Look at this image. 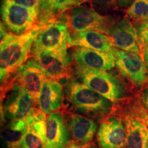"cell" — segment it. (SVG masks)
Listing matches in <instances>:
<instances>
[{
	"instance_id": "20",
	"label": "cell",
	"mask_w": 148,
	"mask_h": 148,
	"mask_svg": "<svg viewBox=\"0 0 148 148\" xmlns=\"http://www.w3.org/2000/svg\"><path fill=\"white\" fill-rule=\"evenodd\" d=\"M124 121L127 132L126 148H143L142 122L132 112L125 114Z\"/></svg>"
},
{
	"instance_id": "4",
	"label": "cell",
	"mask_w": 148,
	"mask_h": 148,
	"mask_svg": "<svg viewBox=\"0 0 148 148\" xmlns=\"http://www.w3.org/2000/svg\"><path fill=\"white\" fill-rule=\"evenodd\" d=\"M1 95L7 94L1 106V119L3 118V121L8 122L26 121L37 104L36 99L13 78L1 85Z\"/></svg>"
},
{
	"instance_id": "27",
	"label": "cell",
	"mask_w": 148,
	"mask_h": 148,
	"mask_svg": "<svg viewBox=\"0 0 148 148\" xmlns=\"http://www.w3.org/2000/svg\"><path fill=\"white\" fill-rule=\"evenodd\" d=\"M141 134L143 139V148H148V127L142 122Z\"/></svg>"
},
{
	"instance_id": "21",
	"label": "cell",
	"mask_w": 148,
	"mask_h": 148,
	"mask_svg": "<svg viewBox=\"0 0 148 148\" xmlns=\"http://www.w3.org/2000/svg\"><path fill=\"white\" fill-rule=\"evenodd\" d=\"M127 15L134 21L142 22L148 18V0H134L127 8Z\"/></svg>"
},
{
	"instance_id": "8",
	"label": "cell",
	"mask_w": 148,
	"mask_h": 148,
	"mask_svg": "<svg viewBox=\"0 0 148 148\" xmlns=\"http://www.w3.org/2000/svg\"><path fill=\"white\" fill-rule=\"evenodd\" d=\"M115 66L119 73L134 86L142 88L148 85V70L140 54L114 47Z\"/></svg>"
},
{
	"instance_id": "6",
	"label": "cell",
	"mask_w": 148,
	"mask_h": 148,
	"mask_svg": "<svg viewBox=\"0 0 148 148\" xmlns=\"http://www.w3.org/2000/svg\"><path fill=\"white\" fill-rule=\"evenodd\" d=\"M70 32L64 14L40 27L32 49L67 52Z\"/></svg>"
},
{
	"instance_id": "18",
	"label": "cell",
	"mask_w": 148,
	"mask_h": 148,
	"mask_svg": "<svg viewBox=\"0 0 148 148\" xmlns=\"http://www.w3.org/2000/svg\"><path fill=\"white\" fill-rule=\"evenodd\" d=\"M65 120L71 137L77 143H89L98 130L97 123L88 116L69 112Z\"/></svg>"
},
{
	"instance_id": "14",
	"label": "cell",
	"mask_w": 148,
	"mask_h": 148,
	"mask_svg": "<svg viewBox=\"0 0 148 148\" xmlns=\"http://www.w3.org/2000/svg\"><path fill=\"white\" fill-rule=\"evenodd\" d=\"M46 114L35 108L27 116V127L20 148H45L46 140Z\"/></svg>"
},
{
	"instance_id": "1",
	"label": "cell",
	"mask_w": 148,
	"mask_h": 148,
	"mask_svg": "<svg viewBox=\"0 0 148 148\" xmlns=\"http://www.w3.org/2000/svg\"><path fill=\"white\" fill-rule=\"evenodd\" d=\"M40 27L29 32L15 35L7 32L1 41L0 49V79L1 86L5 84L29 58Z\"/></svg>"
},
{
	"instance_id": "13",
	"label": "cell",
	"mask_w": 148,
	"mask_h": 148,
	"mask_svg": "<svg viewBox=\"0 0 148 148\" xmlns=\"http://www.w3.org/2000/svg\"><path fill=\"white\" fill-rule=\"evenodd\" d=\"M72 58L75 65L88 69L110 71L115 66L113 50L99 51L85 47H75L72 53Z\"/></svg>"
},
{
	"instance_id": "22",
	"label": "cell",
	"mask_w": 148,
	"mask_h": 148,
	"mask_svg": "<svg viewBox=\"0 0 148 148\" xmlns=\"http://www.w3.org/2000/svg\"><path fill=\"white\" fill-rule=\"evenodd\" d=\"M88 1L92 8L102 15H107L109 12L118 8L116 0H88Z\"/></svg>"
},
{
	"instance_id": "5",
	"label": "cell",
	"mask_w": 148,
	"mask_h": 148,
	"mask_svg": "<svg viewBox=\"0 0 148 148\" xmlns=\"http://www.w3.org/2000/svg\"><path fill=\"white\" fill-rule=\"evenodd\" d=\"M70 34L95 30L108 34L116 23L110 15H102L92 7L80 5L64 13Z\"/></svg>"
},
{
	"instance_id": "12",
	"label": "cell",
	"mask_w": 148,
	"mask_h": 148,
	"mask_svg": "<svg viewBox=\"0 0 148 148\" xmlns=\"http://www.w3.org/2000/svg\"><path fill=\"white\" fill-rule=\"evenodd\" d=\"M11 78L27 90L37 101L47 77L36 60L31 58L18 68Z\"/></svg>"
},
{
	"instance_id": "10",
	"label": "cell",
	"mask_w": 148,
	"mask_h": 148,
	"mask_svg": "<svg viewBox=\"0 0 148 148\" xmlns=\"http://www.w3.org/2000/svg\"><path fill=\"white\" fill-rule=\"evenodd\" d=\"M97 138L101 148H126L125 121L119 116L105 118L98 128Z\"/></svg>"
},
{
	"instance_id": "2",
	"label": "cell",
	"mask_w": 148,
	"mask_h": 148,
	"mask_svg": "<svg viewBox=\"0 0 148 148\" xmlns=\"http://www.w3.org/2000/svg\"><path fill=\"white\" fill-rule=\"evenodd\" d=\"M68 99L77 112L88 117L103 119L113 110V102L75 79L66 86Z\"/></svg>"
},
{
	"instance_id": "7",
	"label": "cell",
	"mask_w": 148,
	"mask_h": 148,
	"mask_svg": "<svg viewBox=\"0 0 148 148\" xmlns=\"http://www.w3.org/2000/svg\"><path fill=\"white\" fill-rule=\"evenodd\" d=\"M1 15L7 30L13 34H25L38 26L39 12L34 9L2 1Z\"/></svg>"
},
{
	"instance_id": "28",
	"label": "cell",
	"mask_w": 148,
	"mask_h": 148,
	"mask_svg": "<svg viewBox=\"0 0 148 148\" xmlns=\"http://www.w3.org/2000/svg\"><path fill=\"white\" fill-rule=\"evenodd\" d=\"M134 0H116L118 8L123 9L128 8Z\"/></svg>"
},
{
	"instance_id": "17",
	"label": "cell",
	"mask_w": 148,
	"mask_h": 148,
	"mask_svg": "<svg viewBox=\"0 0 148 148\" xmlns=\"http://www.w3.org/2000/svg\"><path fill=\"white\" fill-rule=\"evenodd\" d=\"M70 47H85L99 51H111L114 49L108 35L95 30L70 34Z\"/></svg>"
},
{
	"instance_id": "30",
	"label": "cell",
	"mask_w": 148,
	"mask_h": 148,
	"mask_svg": "<svg viewBox=\"0 0 148 148\" xmlns=\"http://www.w3.org/2000/svg\"><path fill=\"white\" fill-rule=\"evenodd\" d=\"M142 53H143V56L145 65L147 66V69L148 70V49H143L142 51Z\"/></svg>"
},
{
	"instance_id": "16",
	"label": "cell",
	"mask_w": 148,
	"mask_h": 148,
	"mask_svg": "<svg viewBox=\"0 0 148 148\" xmlns=\"http://www.w3.org/2000/svg\"><path fill=\"white\" fill-rule=\"evenodd\" d=\"M63 86L56 79L47 78L40 90L37 105L38 108L48 115L63 106Z\"/></svg>"
},
{
	"instance_id": "3",
	"label": "cell",
	"mask_w": 148,
	"mask_h": 148,
	"mask_svg": "<svg viewBox=\"0 0 148 148\" xmlns=\"http://www.w3.org/2000/svg\"><path fill=\"white\" fill-rule=\"evenodd\" d=\"M75 72L81 82L113 103L124 99L127 89L123 80L115 73L75 65Z\"/></svg>"
},
{
	"instance_id": "29",
	"label": "cell",
	"mask_w": 148,
	"mask_h": 148,
	"mask_svg": "<svg viewBox=\"0 0 148 148\" xmlns=\"http://www.w3.org/2000/svg\"><path fill=\"white\" fill-rule=\"evenodd\" d=\"M64 148H90V147L88 145H86V143H70Z\"/></svg>"
},
{
	"instance_id": "26",
	"label": "cell",
	"mask_w": 148,
	"mask_h": 148,
	"mask_svg": "<svg viewBox=\"0 0 148 148\" xmlns=\"http://www.w3.org/2000/svg\"><path fill=\"white\" fill-rule=\"evenodd\" d=\"M140 101L142 106L148 112V85L142 90L140 94Z\"/></svg>"
},
{
	"instance_id": "19",
	"label": "cell",
	"mask_w": 148,
	"mask_h": 148,
	"mask_svg": "<svg viewBox=\"0 0 148 148\" xmlns=\"http://www.w3.org/2000/svg\"><path fill=\"white\" fill-rule=\"evenodd\" d=\"M1 127V139L5 148H20V145L27 127L26 121H3Z\"/></svg>"
},
{
	"instance_id": "9",
	"label": "cell",
	"mask_w": 148,
	"mask_h": 148,
	"mask_svg": "<svg viewBox=\"0 0 148 148\" xmlns=\"http://www.w3.org/2000/svg\"><path fill=\"white\" fill-rule=\"evenodd\" d=\"M32 53L47 78L58 80L69 77L71 61L67 52L32 49Z\"/></svg>"
},
{
	"instance_id": "25",
	"label": "cell",
	"mask_w": 148,
	"mask_h": 148,
	"mask_svg": "<svg viewBox=\"0 0 148 148\" xmlns=\"http://www.w3.org/2000/svg\"><path fill=\"white\" fill-rule=\"evenodd\" d=\"M132 112L148 127V112L142 105L139 103H134L132 107Z\"/></svg>"
},
{
	"instance_id": "15",
	"label": "cell",
	"mask_w": 148,
	"mask_h": 148,
	"mask_svg": "<svg viewBox=\"0 0 148 148\" xmlns=\"http://www.w3.org/2000/svg\"><path fill=\"white\" fill-rule=\"evenodd\" d=\"M71 138L62 112L57 110L48 114L45 148H64L71 143Z\"/></svg>"
},
{
	"instance_id": "23",
	"label": "cell",
	"mask_w": 148,
	"mask_h": 148,
	"mask_svg": "<svg viewBox=\"0 0 148 148\" xmlns=\"http://www.w3.org/2000/svg\"><path fill=\"white\" fill-rule=\"evenodd\" d=\"M137 31L141 50L148 49V18L138 24Z\"/></svg>"
},
{
	"instance_id": "24",
	"label": "cell",
	"mask_w": 148,
	"mask_h": 148,
	"mask_svg": "<svg viewBox=\"0 0 148 148\" xmlns=\"http://www.w3.org/2000/svg\"><path fill=\"white\" fill-rule=\"evenodd\" d=\"M2 1L12 3L16 5L34 9L39 12L40 7H41L44 0H2Z\"/></svg>"
},
{
	"instance_id": "11",
	"label": "cell",
	"mask_w": 148,
	"mask_h": 148,
	"mask_svg": "<svg viewBox=\"0 0 148 148\" xmlns=\"http://www.w3.org/2000/svg\"><path fill=\"white\" fill-rule=\"evenodd\" d=\"M108 35L114 48L143 55L137 29L135 28L128 18H123L116 21Z\"/></svg>"
}]
</instances>
